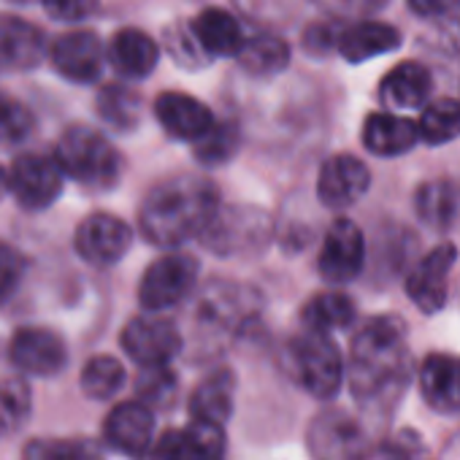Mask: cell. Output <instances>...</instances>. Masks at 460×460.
Here are the masks:
<instances>
[{
  "label": "cell",
  "instance_id": "obj_1",
  "mask_svg": "<svg viewBox=\"0 0 460 460\" xmlns=\"http://www.w3.org/2000/svg\"><path fill=\"white\" fill-rule=\"evenodd\" d=\"M347 379L352 398L371 414H385L398 403L411 379L406 325L398 317H374L355 333Z\"/></svg>",
  "mask_w": 460,
  "mask_h": 460
},
{
  "label": "cell",
  "instance_id": "obj_2",
  "mask_svg": "<svg viewBox=\"0 0 460 460\" xmlns=\"http://www.w3.org/2000/svg\"><path fill=\"white\" fill-rule=\"evenodd\" d=\"M217 206V184L200 176H173L146 192L138 208V227L149 244L176 250L198 239Z\"/></svg>",
  "mask_w": 460,
  "mask_h": 460
},
{
  "label": "cell",
  "instance_id": "obj_3",
  "mask_svg": "<svg viewBox=\"0 0 460 460\" xmlns=\"http://www.w3.org/2000/svg\"><path fill=\"white\" fill-rule=\"evenodd\" d=\"M274 236L271 217L250 203H234V206H217L206 227L198 234L200 244L211 255L222 258H250L269 247Z\"/></svg>",
  "mask_w": 460,
  "mask_h": 460
},
{
  "label": "cell",
  "instance_id": "obj_4",
  "mask_svg": "<svg viewBox=\"0 0 460 460\" xmlns=\"http://www.w3.org/2000/svg\"><path fill=\"white\" fill-rule=\"evenodd\" d=\"M63 173L87 190H111L122 176V155L111 141L87 125L68 128L55 149Z\"/></svg>",
  "mask_w": 460,
  "mask_h": 460
},
{
  "label": "cell",
  "instance_id": "obj_5",
  "mask_svg": "<svg viewBox=\"0 0 460 460\" xmlns=\"http://www.w3.org/2000/svg\"><path fill=\"white\" fill-rule=\"evenodd\" d=\"M285 366L290 376L309 395L320 401H331L341 390L344 360L331 333L304 328V333L290 339L288 352H285Z\"/></svg>",
  "mask_w": 460,
  "mask_h": 460
},
{
  "label": "cell",
  "instance_id": "obj_6",
  "mask_svg": "<svg viewBox=\"0 0 460 460\" xmlns=\"http://www.w3.org/2000/svg\"><path fill=\"white\" fill-rule=\"evenodd\" d=\"M306 447L312 460H368L376 441L358 414L347 409H323L306 430Z\"/></svg>",
  "mask_w": 460,
  "mask_h": 460
},
{
  "label": "cell",
  "instance_id": "obj_7",
  "mask_svg": "<svg viewBox=\"0 0 460 460\" xmlns=\"http://www.w3.org/2000/svg\"><path fill=\"white\" fill-rule=\"evenodd\" d=\"M198 261L187 252H168L157 258L141 277L138 301L146 312H168L179 306L198 282Z\"/></svg>",
  "mask_w": 460,
  "mask_h": 460
},
{
  "label": "cell",
  "instance_id": "obj_8",
  "mask_svg": "<svg viewBox=\"0 0 460 460\" xmlns=\"http://www.w3.org/2000/svg\"><path fill=\"white\" fill-rule=\"evenodd\" d=\"M74 247L84 263L109 269V266H117L130 252L133 227L117 214L93 211L79 222L74 234Z\"/></svg>",
  "mask_w": 460,
  "mask_h": 460
},
{
  "label": "cell",
  "instance_id": "obj_9",
  "mask_svg": "<svg viewBox=\"0 0 460 460\" xmlns=\"http://www.w3.org/2000/svg\"><path fill=\"white\" fill-rule=\"evenodd\" d=\"M66 184V173L55 155L28 152L20 155L9 168V192L22 208L41 211L52 206Z\"/></svg>",
  "mask_w": 460,
  "mask_h": 460
},
{
  "label": "cell",
  "instance_id": "obj_10",
  "mask_svg": "<svg viewBox=\"0 0 460 460\" xmlns=\"http://www.w3.org/2000/svg\"><path fill=\"white\" fill-rule=\"evenodd\" d=\"M363 266H366L363 230L352 219L339 217L323 239L317 271L328 285H349L352 279L360 277Z\"/></svg>",
  "mask_w": 460,
  "mask_h": 460
},
{
  "label": "cell",
  "instance_id": "obj_11",
  "mask_svg": "<svg viewBox=\"0 0 460 460\" xmlns=\"http://www.w3.org/2000/svg\"><path fill=\"white\" fill-rule=\"evenodd\" d=\"M122 349L130 360L144 366H168L181 352V333L165 317H133L122 328Z\"/></svg>",
  "mask_w": 460,
  "mask_h": 460
},
{
  "label": "cell",
  "instance_id": "obj_12",
  "mask_svg": "<svg viewBox=\"0 0 460 460\" xmlns=\"http://www.w3.org/2000/svg\"><path fill=\"white\" fill-rule=\"evenodd\" d=\"M9 358L22 374L55 376L68 363V347L60 333L41 325H25L9 341Z\"/></svg>",
  "mask_w": 460,
  "mask_h": 460
},
{
  "label": "cell",
  "instance_id": "obj_13",
  "mask_svg": "<svg viewBox=\"0 0 460 460\" xmlns=\"http://www.w3.org/2000/svg\"><path fill=\"white\" fill-rule=\"evenodd\" d=\"M103 436L106 444L119 455L141 460L149 455L155 441V411L138 398L122 401L109 411L103 422Z\"/></svg>",
  "mask_w": 460,
  "mask_h": 460
},
{
  "label": "cell",
  "instance_id": "obj_14",
  "mask_svg": "<svg viewBox=\"0 0 460 460\" xmlns=\"http://www.w3.org/2000/svg\"><path fill=\"white\" fill-rule=\"evenodd\" d=\"M55 71L76 84H90L101 76L106 49L93 31H68L52 41L47 49Z\"/></svg>",
  "mask_w": 460,
  "mask_h": 460
},
{
  "label": "cell",
  "instance_id": "obj_15",
  "mask_svg": "<svg viewBox=\"0 0 460 460\" xmlns=\"http://www.w3.org/2000/svg\"><path fill=\"white\" fill-rule=\"evenodd\" d=\"M225 425L192 420L184 428L165 430L152 449L155 460H225Z\"/></svg>",
  "mask_w": 460,
  "mask_h": 460
},
{
  "label": "cell",
  "instance_id": "obj_16",
  "mask_svg": "<svg viewBox=\"0 0 460 460\" xmlns=\"http://www.w3.org/2000/svg\"><path fill=\"white\" fill-rule=\"evenodd\" d=\"M371 187V171L360 157L333 155L323 163L317 176V198L325 208H349Z\"/></svg>",
  "mask_w": 460,
  "mask_h": 460
},
{
  "label": "cell",
  "instance_id": "obj_17",
  "mask_svg": "<svg viewBox=\"0 0 460 460\" xmlns=\"http://www.w3.org/2000/svg\"><path fill=\"white\" fill-rule=\"evenodd\" d=\"M457 261V250L444 242L436 250H430L406 277V296L411 298V304L425 312V314H436L444 304H447V282H449V271Z\"/></svg>",
  "mask_w": 460,
  "mask_h": 460
},
{
  "label": "cell",
  "instance_id": "obj_18",
  "mask_svg": "<svg viewBox=\"0 0 460 460\" xmlns=\"http://www.w3.org/2000/svg\"><path fill=\"white\" fill-rule=\"evenodd\" d=\"M47 36L33 22L0 14V74H22L41 66L47 58Z\"/></svg>",
  "mask_w": 460,
  "mask_h": 460
},
{
  "label": "cell",
  "instance_id": "obj_19",
  "mask_svg": "<svg viewBox=\"0 0 460 460\" xmlns=\"http://www.w3.org/2000/svg\"><path fill=\"white\" fill-rule=\"evenodd\" d=\"M422 401L438 414H460V358L430 352L420 366Z\"/></svg>",
  "mask_w": 460,
  "mask_h": 460
},
{
  "label": "cell",
  "instance_id": "obj_20",
  "mask_svg": "<svg viewBox=\"0 0 460 460\" xmlns=\"http://www.w3.org/2000/svg\"><path fill=\"white\" fill-rule=\"evenodd\" d=\"M155 117L171 138L190 141V144L195 138H200L214 125V117L203 101H198L187 93H176V90L157 95Z\"/></svg>",
  "mask_w": 460,
  "mask_h": 460
},
{
  "label": "cell",
  "instance_id": "obj_21",
  "mask_svg": "<svg viewBox=\"0 0 460 460\" xmlns=\"http://www.w3.org/2000/svg\"><path fill=\"white\" fill-rule=\"evenodd\" d=\"M190 36L206 58H236L247 39L239 20L225 9H203L195 14Z\"/></svg>",
  "mask_w": 460,
  "mask_h": 460
},
{
  "label": "cell",
  "instance_id": "obj_22",
  "mask_svg": "<svg viewBox=\"0 0 460 460\" xmlns=\"http://www.w3.org/2000/svg\"><path fill=\"white\" fill-rule=\"evenodd\" d=\"M106 60L125 79H146L157 68L160 47L149 33L138 28H122L111 36L106 47Z\"/></svg>",
  "mask_w": 460,
  "mask_h": 460
},
{
  "label": "cell",
  "instance_id": "obj_23",
  "mask_svg": "<svg viewBox=\"0 0 460 460\" xmlns=\"http://www.w3.org/2000/svg\"><path fill=\"white\" fill-rule=\"evenodd\" d=\"M258 312V293L234 282H214L200 293V317L219 328H239Z\"/></svg>",
  "mask_w": 460,
  "mask_h": 460
},
{
  "label": "cell",
  "instance_id": "obj_24",
  "mask_svg": "<svg viewBox=\"0 0 460 460\" xmlns=\"http://www.w3.org/2000/svg\"><path fill=\"white\" fill-rule=\"evenodd\" d=\"M401 47V31L385 22H352L339 28L336 52L347 63H366Z\"/></svg>",
  "mask_w": 460,
  "mask_h": 460
},
{
  "label": "cell",
  "instance_id": "obj_25",
  "mask_svg": "<svg viewBox=\"0 0 460 460\" xmlns=\"http://www.w3.org/2000/svg\"><path fill=\"white\" fill-rule=\"evenodd\" d=\"M236 403V374L230 368L211 371L190 395V417L211 425H225Z\"/></svg>",
  "mask_w": 460,
  "mask_h": 460
},
{
  "label": "cell",
  "instance_id": "obj_26",
  "mask_svg": "<svg viewBox=\"0 0 460 460\" xmlns=\"http://www.w3.org/2000/svg\"><path fill=\"white\" fill-rule=\"evenodd\" d=\"M417 141H420V130L406 117L376 111V114H368L363 122V146L376 157L406 155L417 146Z\"/></svg>",
  "mask_w": 460,
  "mask_h": 460
},
{
  "label": "cell",
  "instance_id": "obj_27",
  "mask_svg": "<svg viewBox=\"0 0 460 460\" xmlns=\"http://www.w3.org/2000/svg\"><path fill=\"white\" fill-rule=\"evenodd\" d=\"M430 71L414 60L395 66L382 82H379V101L390 111H409L422 109L430 95Z\"/></svg>",
  "mask_w": 460,
  "mask_h": 460
},
{
  "label": "cell",
  "instance_id": "obj_28",
  "mask_svg": "<svg viewBox=\"0 0 460 460\" xmlns=\"http://www.w3.org/2000/svg\"><path fill=\"white\" fill-rule=\"evenodd\" d=\"M414 211H417V219L430 227V230H449L457 219V211H460V192L452 181L447 179H430V181H422L414 192Z\"/></svg>",
  "mask_w": 460,
  "mask_h": 460
},
{
  "label": "cell",
  "instance_id": "obj_29",
  "mask_svg": "<svg viewBox=\"0 0 460 460\" xmlns=\"http://www.w3.org/2000/svg\"><path fill=\"white\" fill-rule=\"evenodd\" d=\"M236 60L244 68V74L266 79V76L282 74L290 66V47L285 39H279L274 33H255V36L244 39Z\"/></svg>",
  "mask_w": 460,
  "mask_h": 460
},
{
  "label": "cell",
  "instance_id": "obj_30",
  "mask_svg": "<svg viewBox=\"0 0 460 460\" xmlns=\"http://www.w3.org/2000/svg\"><path fill=\"white\" fill-rule=\"evenodd\" d=\"M301 320H304V328H312V331H323V333L344 331L355 323V301L339 290L317 293L314 298L306 301Z\"/></svg>",
  "mask_w": 460,
  "mask_h": 460
},
{
  "label": "cell",
  "instance_id": "obj_31",
  "mask_svg": "<svg viewBox=\"0 0 460 460\" xmlns=\"http://www.w3.org/2000/svg\"><path fill=\"white\" fill-rule=\"evenodd\" d=\"M95 109L109 128L122 133L138 128L141 122V95L122 84H106L95 98Z\"/></svg>",
  "mask_w": 460,
  "mask_h": 460
},
{
  "label": "cell",
  "instance_id": "obj_32",
  "mask_svg": "<svg viewBox=\"0 0 460 460\" xmlns=\"http://www.w3.org/2000/svg\"><path fill=\"white\" fill-rule=\"evenodd\" d=\"M128 382L125 366L114 355H95L84 363L79 385L82 393L93 401H111Z\"/></svg>",
  "mask_w": 460,
  "mask_h": 460
},
{
  "label": "cell",
  "instance_id": "obj_33",
  "mask_svg": "<svg viewBox=\"0 0 460 460\" xmlns=\"http://www.w3.org/2000/svg\"><path fill=\"white\" fill-rule=\"evenodd\" d=\"M417 130H420V141L430 146L457 138L460 136V101L438 98L433 103H425Z\"/></svg>",
  "mask_w": 460,
  "mask_h": 460
},
{
  "label": "cell",
  "instance_id": "obj_34",
  "mask_svg": "<svg viewBox=\"0 0 460 460\" xmlns=\"http://www.w3.org/2000/svg\"><path fill=\"white\" fill-rule=\"evenodd\" d=\"M239 144H242V130L236 122H230V119L217 122L214 119V125L200 138L192 141V152H195V160L200 165L214 168V165H222L234 157L239 152Z\"/></svg>",
  "mask_w": 460,
  "mask_h": 460
},
{
  "label": "cell",
  "instance_id": "obj_35",
  "mask_svg": "<svg viewBox=\"0 0 460 460\" xmlns=\"http://www.w3.org/2000/svg\"><path fill=\"white\" fill-rule=\"evenodd\" d=\"M22 460H106L93 438H31Z\"/></svg>",
  "mask_w": 460,
  "mask_h": 460
},
{
  "label": "cell",
  "instance_id": "obj_36",
  "mask_svg": "<svg viewBox=\"0 0 460 460\" xmlns=\"http://www.w3.org/2000/svg\"><path fill=\"white\" fill-rule=\"evenodd\" d=\"M179 379L168 366H144L136 376V398L146 403L152 411L168 409L176 401Z\"/></svg>",
  "mask_w": 460,
  "mask_h": 460
},
{
  "label": "cell",
  "instance_id": "obj_37",
  "mask_svg": "<svg viewBox=\"0 0 460 460\" xmlns=\"http://www.w3.org/2000/svg\"><path fill=\"white\" fill-rule=\"evenodd\" d=\"M31 385L20 376L0 379V433L17 430L31 417Z\"/></svg>",
  "mask_w": 460,
  "mask_h": 460
},
{
  "label": "cell",
  "instance_id": "obj_38",
  "mask_svg": "<svg viewBox=\"0 0 460 460\" xmlns=\"http://www.w3.org/2000/svg\"><path fill=\"white\" fill-rule=\"evenodd\" d=\"M33 130H36V119L31 109L20 103L17 98L0 93V138L17 144V141L31 138Z\"/></svg>",
  "mask_w": 460,
  "mask_h": 460
},
{
  "label": "cell",
  "instance_id": "obj_39",
  "mask_svg": "<svg viewBox=\"0 0 460 460\" xmlns=\"http://www.w3.org/2000/svg\"><path fill=\"white\" fill-rule=\"evenodd\" d=\"M25 271H28L25 255L17 247L0 242V304H6L20 290Z\"/></svg>",
  "mask_w": 460,
  "mask_h": 460
},
{
  "label": "cell",
  "instance_id": "obj_40",
  "mask_svg": "<svg viewBox=\"0 0 460 460\" xmlns=\"http://www.w3.org/2000/svg\"><path fill=\"white\" fill-rule=\"evenodd\" d=\"M98 4L101 0H41L44 12L55 22H66V25H79L90 20L98 12Z\"/></svg>",
  "mask_w": 460,
  "mask_h": 460
},
{
  "label": "cell",
  "instance_id": "obj_41",
  "mask_svg": "<svg viewBox=\"0 0 460 460\" xmlns=\"http://www.w3.org/2000/svg\"><path fill=\"white\" fill-rule=\"evenodd\" d=\"M312 4H317L323 12L333 17L352 20V17H366V14L379 12L382 6H387V0H312Z\"/></svg>",
  "mask_w": 460,
  "mask_h": 460
},
{
  "label": "cell",
  "instance_id": "obj_42",
  "mask_svg": "<svg viewBox=\"0 0 460 460\" xmlns=\"http://www.w3.org/2000/svg\"><path fill=\"white\" fill-rule=\"evenodd\" d=\"M385 455L387 460H425V447L414 430H401L385 444Z\"/></svg>",
  "mask_w": 460,
  "mask_h": 460
},
{
  "label": "cell",
  "instance_id": "obj_43",
  "mask_svg": "<svg viewBox=\"0 0 460 460\" xmlns=\"http://www.w3.org/2000/svg\"><path fill=\"white\" fill-rule=\"evenodd\" d=\"M336 39H339V28H333V25H312L304 33V49L323 58L328 52H336Z\"/></svg>",
  "mask_w": 460,
  "mask_h": 460
},
{
  "label": "cell",
  "instance_id": "obj_44",
  "mask_svg": "<svg viewBox=\"0 0 460 460\" xmlns=\"http://www.w3.org/2000/svg\"><path fill=\"white\" fill-rule=\"evenodd\" d=\"M460 6V0H409V9L425 20H444Z\"/></svg>",
  "mask_w": 460,
  "mask_h": 460
},
{
  "label": "cell",
  "instance_id": "obj_45",
  "mask_svg": "<svg viewBox=\"0 0 460 460\" xmlns=\"http://www.w3.org/2000/svg\"><path fill=\"white\" fill-rule=\"evenodd\" d=\"M441 460H460V436L444 449V455H441Z\"/></svg>",
  "mask_w": 460,
  "mask_h": 460
},
{
  "label": "cell",
  "instance_id": "obj_46",
  "mask_svg": "<svg viewBox=\"0 0 460 460\" xmlns=\"http://www.w3.org/2000/svg\"><path fill=\"white\" fill-rule=\"evenodd\" d=\"M6 192H9V171L0 165V200L6 198Z\"/></svg>",
  "mask_w": 460,
  "mask_h": 460
},
{
  "label": "cell",
  "instance_id": "obj_47",
  "mask_svg": "<svg viewBox=\"0 0 460 460\" xmlns=\"http://www.w3.org/2000/svg\"><path fill=\"white\" fill-rule=\"evenodd\" d=\"M12 4H33V0H12Z\"/></svg>",
  "mask_w": 460,
  "mask_h": 460
}]
</instances>
